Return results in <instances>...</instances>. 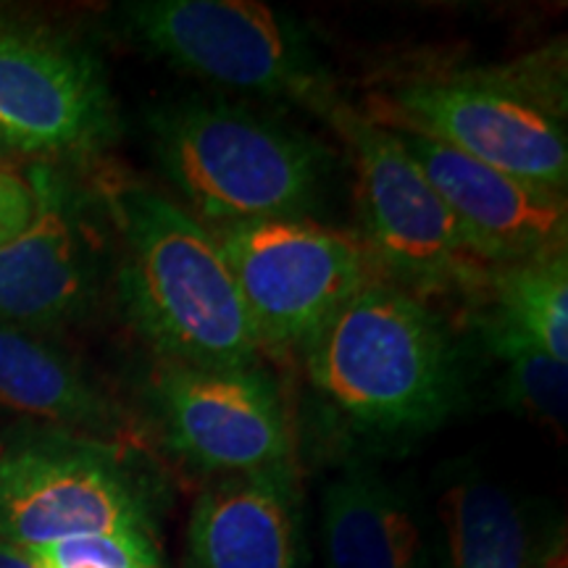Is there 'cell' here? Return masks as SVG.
Returning a JSON list of instances; mask_svg holds the SVG:
<instances>
[{
	"label": "cell",
	"instance_id": "6da1fadb",
	"mask_svg": "<svg viewBox=\"0 0 568 568\" xmlns=\"http://www.w3.org/2000/svg\"><path fill=\"white\" fill-rule=\"evenodd\" d=\"M122 230L119 297L163 364L258 366L261 343L213 232L148 187L111 195Z\"/></svg>",
	"mask_w": 568,
	"mask_h": 568
},
{
	"label": "cell",
	"instance_id": "7a4b0ae2",
	"mask_svg": "<svg viewBox=\"0 0 568 568\" xmlns=\"http://www.w3.org/2000/svg\"><path fill=\"white\" fill-rule=\"evenodd\" d=\"M308 376L337 414L374 435H422L458 408L464 368L447 324L379 280L305 347Z\"/></svg>",
	"mask_w": 568,
	"mask_h": 568
},
{
	"label": "cell",
	"instance_id": "3957f363",
	"mask_svg": "<svg viewBox=\"0 0 568 568\" xmlns=\"http://www.w3.org/2000/svg\"><path fill=\"white\" fill-rule=\"evenodd\" d=\"M153 155L182 209L209 230L266 219H305L332 153L308 134L230 101H176L148 116Z\"/></svg>",
	"mask_w": 568,
	"mask_h": 568
},
{
	"label": "cell",
	"instance_id": "277c9868",
	"mask_svg": "<svg viewBox=\"0 0 568 568\" xmlns=\"http://www.w3.org/2000/svg\"><path fill=\"white\" fill-rule=\"evenodd\" d=\"M564 61L556 45L508 67L418 77L376 98L368 119L566 193Z\"/></svg>",
	"mask_w": 568,
	"mask_h": 568
},
{
	"label": "cell",
	"instance_id": "5b68a950",
	"mask_svg": "<svg viewBox=\"0 0 568 568\" xmlns=\"http://www.w3.org/2000/svg\"><path fill=\"white\" fill-rule=\"evenodd\" d=\"M161 487L130 450L55 426L0 435V539L42 548L63 539L140 531L155 537Z\"/></svg>",
	"mask_w": 568,
	"mask_h": 568
},
{
	"label": "cell",
	"instance_id": "8992f818",
	"mask_svg": "<svg viewBox=\"0 0 568 568\" xmlns=\"http://www.w3.org/2000/svg\"><path fill=\"white\" fill-rule=\"evenodd\" d=\"M124 32L155 59L224 88L258 92L335 119L345 109L314 38L253 0H134Z\"/></svg>",
	"mask_w": 568,
	"mask_h": 568
},
{
	"label": "cell",
	"instance_id": "52a82bcc",
	"mask_svg": "<svg viewBox=\"0 0 568 568\" xmlns=\"http://www.w3.org/2000/svg\"><path fill=\"white\" fill-rule=\"evenodd\" d=\"M332 124L351 148L361 243L382 276L422 301L437 295L485 301L495 266L477 253L397 134L347 105Z\"/></svg>",
	"mask_w": 568,
	"mask_h": 568
},
{
	"label": "cell",
	"instance_id": "ba28073f",
	"mask_svg": "<svg viewBox=\"0 0 568 568\" xmlns=\"http://www.w3.org/2000/svg\"><path fill=\"white\" fill-rule=\"evenodd\" d=\"M261 347L305 351L343 305L385 280L361 237L311 219L211 230Z\"/></svg>",
	"mask_w": 568,
	"mask_h": 568
},
{
	"label": "cell",
	"instance_id": "9c48e42d",
	"mask_svg": "<svg viewBox=\"0 0 568 568\" xmlns=\"http://www.w3.org/2000/svg\"><path fill=\"white\" fill-rule=\"evenodd\" d=\"M151 400L166 445L197 471L226 477L295 464L280 387L258 366L163 364Z\"/></svg>",
	"mask_w": 568,
	"mask_h": 568
},
{
	"label": "cell",
	"instance_id": "30bf717a",
	"mask_svg": "<svg viewBox=\"0 0 568 568\" xmlns=\"http://www.w3.org/2000/svg\"><path fill=\"white\" fill-rule=\"evenodd\" d=\"M116 132L103 69L80 48L0 30V134L13 151L82 155Z\"/></svg>",
	"mask_w": 568,
	"mask_h": 568
},
{
	"label": "cell",
	"instance_id": "8fae6325",
	"mask_svg": "<svg viewBox=\"0 0 568 568\" xmlns=\"http://www.w3.org/2000/svg\"><path fill=\"white\" fill-rule=\"evenodd\" d=\"M34 216L0 247V322L19 329H55L95 305L101 261L82 203L51 166L30 174Z\"/></svg>",
	"mask_w": 568,
	"mask_h": 568
},
{
	"label": "cell",
	"instance_id": "7c38bea8",
	"mask_svg": "<svg viewBox=\"0 0 568 568\" xmlns=\"http://www.w3.org/2000/svg\"><path fill=\"white\" fill-rule=\"evenodd\" d=\"M395 134L489 266L568 251L566 193L497 172L443 142Z\"/></svg>",
	"mask_w": 568,
	"mask_h": 568
},
{
	"label": "cell",
	"instance_id": "4fadbf2b",
	"mask_svg": "<svg viewBox=\"0 0 568 568\" xmlns=\"http://www.w3.org/2000/svg\"><path fill=\"white\" fill-rule=\"evenodd\" d=\"M295 464L216 477L190 510L187 568H301Z\"/></svg>",
	"mask_w": 568,
	"mask_h": 568
},
{
	"label": "cell",
	"instance_id": "5bb4252c",
	"mask_svg": "<svg viewBox=\"0 0 568 568\" xmlns=\"http://www.w3.org/2000/svg\"><path fill=\"white\" fill-rule=\"evenodd\" d=\"M326 568H426V542L410 500L376 471L353 466L324 487Z\"/></svg>",
	"mask_w": 568,
	"mask_h": 568
},
{
	"label": "cell",
	"instance_id": "9a60e30c",
	"mask_svg": "<svg viewBox=\"0 0 568 568\" xmlns=\"http://www.w3.org/2000/svg\"><path fill=\"white\" fill-rule=\"evenodd\" d=\"M0 408L77 435H113L124 426L119 403L67 353L0 322Z\"/></svg>",
	"mask_w": 568,
	"mask_h": 568
},
{
	"label": "cell",
	"instance_id": "2e32d148",
	"mask_svg": "<svg viewBox=\"0 0 568 568\" xmlns=\"http://www.w3.org/2000/svg\"><path fill=\"white\" fill-rule=\"evenodd\" d=\"M437 521L443 568H542L548 558L521 500L479 471L445 479Z\"/></svg>",
	"mask_w": 568,
	"mask_h": 568
},
{
	"label": "cell",
	"instance_id": "e0dca14e",
	"mask_svg": "<svg viewBox=\"0 0 568 568\" xmlns=\"http://www.w3.org/2000/svg\"><path fill=\"white\" fill-rule=\"evenodd\" d=\"M485 301L503 322L568 364V251L495 268Z\"/></svg>",
	"mask_w": 568,
	"mask_h": 568
},
{
	"label": "cell",
	"instance_id": "ac0fdd59",
	"mask_svg": "<svg viewBox=\"0 0 568 568\" xmlns=\"http://www.w3.org/2000/svg\"><path fill=\"white\" fill-rule=\"evenodd\" d=\"M485 345L500 358L510 406L535 422L564 432L568 418V368L558 358L518 332L514 324L487 311L477 318Z\"/></svg>",
	"mask_w": 568,
	"mask_h": 568
},
{
	"label": "cell",
	"instance_id": "d6986e66",
	"mask_svg": "<svg viewBox=\"0 0 568 568\" xmlns=\"http://www.w3.org/2000/svg\"><path fill=\"white\" fill-rule=\"evenodd\" d=\"M24 550L40 568H163L155 537L140 531H105Z\"/></svg>",
	"mask_w": 568,
	"mask_h": 568
},
{
	"label": "cell",
	"instance_id": "ffe728a7",
	"mask_svg": "<svg viewBox=\"0 0 568 568\" xmlns=\"http://www.w3.org/2000/svg\"><path fill=\"white\" fill-rule=\"evenodd\" d=\"M34 216V193L30 180L0 169V247L27 230Z\"/></svg>",
	"mask_w": 568,
	"mask_h": 568
},
{
	"label": "cell",
	"instance_id": "44dd1931",
	"mask_svg": "<svg viewBox=\"0 0 568 568\" xmlns=\"http://www.w3.org/2000/svg\"><path fill=\"white\" fill-rule=\"evenodd\" d=\"M0 568H40V566L34 564V558L24 548L0 539Z\"/></svg>",
	"mask_w": 568,
	"mask_h": 568
},
{
	"label": "cell",
	"instance_id": "7402d4cb",
	"mask_svg": "<svg viewBox=\"0 0 568 568\" xmlns=\"http://www.w3.org/2000/svg\"><path fill=\"white\" fill-rule=\"evenodd\" d=\"M11 153H13V148L9 145V142H6L3 134H0V161H3L6 155H11Z\"/></svg>",
	"mask_w": 568,
	"mask_h": 568
}]
</instances>
